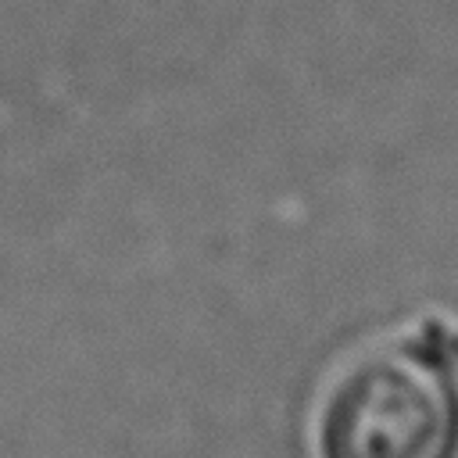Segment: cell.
<instances>
[{"mask_svg": "<svg viewBox=\"0 0 458 458\" xmlns=\"http://www.w3.org/2000/svg\"><path fill=\"white\" fill-rule=\"evenodd\" d=\"M318 458H454L458 322L419 315L354 344L315 401Z\"/></svg>", "mask_w": 458, "mask_h": 458, "instance_id": "1", "label": "cell"}]
</instances>
